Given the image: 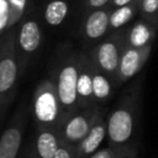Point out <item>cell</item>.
Returning a JSON list of instances; mask_svg holds the SVG:
<instances>
[{
  "mask_svg": "<svg viewBox=\"0 0 158 158\" xmlns=\"http://www.w3.org/2000/svg\"><path fill=\"white\" fill-rule=\"evenodd\" d=\"M32 111L38 128H57L60 125L68 114L62 106L54 81L44 79L38 83L33 94Z\"/></svg>",
  "mask_w": 158,
  "mask_h": 158,
  "instance_id": "cell-1",
  "label": "cell"
},
{
  "mask_svg": "<svg viewBox=\"0 0 158 158\" xmlns=\"http://www.w3.org/2000/svg\"><path fill=\"white\" fill-rule=\"evenodd\" d=\"M17 80L16 60V35L9 30L1 40L0 49V105L1 114H5L6 106L11 102Z\"/></svg>",
  "mask_w": 158,
  "mask_h": 158,
  "instance_id": "cell-2",
  "label": "cell"
},
{
  "mask_svg": "<svg viewBox=\"0 0 158 158\" xmlns=\"http://www.w3.org/2000/svg\"><path fill=\"white\" fill-rule=\"evenodd\" d=\"M137 121L136 104L126 98L107 117V139L112 147H128Z\"/></svg>",
  "mask_w": 158,
  "mask_h": 158,
  "instance_id": "cell-3",
  "label": "cell"
},
{
  "mask_svg": "<svg viewBox=\"0 0 158 158\" xmlns=\"http://www.w3.org/2000/svg\"><path fill=\"white\" fill-rule=\"evenodd\" d=\"M79 57L68 58L58 70L56 86L65 114H74L79 109L78 102Z\"/></svg>",
  "mask_w": 158,
  "mask_h": 158,
  "instance_id": "cell-4",
  "label": "cell"
},
{
  "mask_svg": "<svg viewBox=\"0 0 158 158\" xmlns=\"http://www.w3.org/2000/svg\"><path fill=\"white\" fill-rule=\"evenodd\" d=\"M99 116L96 106L83 109L80 112L68 114L57 127L60 139L70 146L77 147L89 133Z\"/></svg>",
  "mask_w": 158,
  "mask_h": 158,
  "instance_id": "cell-5",
  "label": "cell"
},
{
  "mask_svg": "<svg viewBox=\"0 0 158 158\" xmlns=\"http://www.w3.org/2000/svg\"><path fill=\"white\" fill-rule=\"evenodd\" d=\"M123 46V35H112L96 46L91 56L95 65L115 81H117V73Z\"/></svg>",
  "mask_w": 158,
  "mask_h": 158,
  "instance_id": "cell-6",
  "label": "cell"
},
{
  "mask_svg": "<svg viewBox=\"0 0 158 158\" xmlns=\"http://www.w3.org/2000/svg\"><path fill=\"white\" fill-rule=\"evenodd\" d=\"M151 49L152 46H147L143 48L123 46L118 73H117V83H125L136 74H138V72L147 62Z\"/></svg>",
  "mask_w": 158,
  "mask_h": 158,
  "instance_id": "cell-7",
  "label": "cell"
},
{
  "mask_svg": "<svg viewBox=\"0 0 158 158\" xmlns=\"http://www.w3.org/2000/svg\"><path fill=\"white\" fill-rule=\"evenodd\" d=\"M25 128L23 114L19 112L11 125H9L0 138V158H17L22 143Z\"/></svg>",
  "mask_w": 158,
  "mask_h": 158,
  "instance_id": "cell-8",
  "label": "cell"
},
{
  "mask_svg": "<svg viewBox=\"0 0 158 158\" xmlns=\"http://www.w3.org/2000/svg\"><path fill=\"white\" fill-rule=\"evenodd\" d=\"M79 78H78V102L79 109H86L95 102L93 90V59L85 54H79Z\"/></svg>",
  "mask_w": 158,
  "mask_h": 158,
  "instance_id": "cell-9",
  "label": "cell"
},
{
  "mask_svg": "<svg viewBox=\"0 0 158 158\" xmlns=\"http://www.w3.org/2000/svg\"><path fill=\"white\" fill-rule=\"evenodd\" d=\"M106 136H107V122L104 120L102 115L99 114L96 121L94 122L86 137L75 147L77 158H89L99 149Z\"/></svg>",
  "mask_w": 158,
  "mask_h": 158,
  "instance_id": "cell-10",
  "label": "cell"
},
{
  "mask_svg": "<svg viewBox=\"0 0 158 158\" xmlns=\"http://www.w3.org/2000/svg\"><path fill=\"white\" fill-rule=\"evenodd\" d=\"M158 26L142 19L136 21L123 35V43L127 47L143 48L152 46V42L156 37Z\"/></svg>",
  "mask_w": 158,
  "mask_h": 158,
  "instance_id": "cell-11",
  "label": "cell"
},
{
  "mask_svg": "<svg viewBox=\"0 0 158 158\" xmlns=\"http://www.w3.org/2000/svg\"><path fill=\"white\" fill-rule=\"evenodd\" d=\"M41 42L42 32L38 22L35 19L26 20L16 35V47H19L25 56H30L38 49Z\"/></svg>",
  "mask_w": 158,
  "mask_h": 158,
  "instance_id": "cell-12",
  "label": "cell"
},
{
  "mask_svg": "<svg viewBox=\"0 0 158 158\" xmlns=\"http://www.w3.org/2000/svg\"><path fill=\"white\" fill-rule=\"evenodd\" d=\"M110 14L109 9H96L93 10L84 23V33L86 38L96 41L102 38L110 30Z\"/></svg>",
  "mask_w": 158,
  "mask_h": 158,
  "instance_id": "cell-13",
  "label": "cell"
},
{
  "mask_svg": "<svg viewBox=\"0 0 158 158\" xmlns=\"http://www.w3.org/2000/svg\"><path fill=\"white\" fill-rule=\"evenodd\" d=\"M60 144L57 128H38L33 148L37 158H54Z\"/></svg>",
  "mask_w": 158,
  "mask_h": 158,
  "instance_id": "cell-14",
  "label": "cell"
},
{
  "mask_svg": "<svg viewBox=\"0 0 158 158\" xmlns=\"http://www.w3.org/2000/svg\"><path fill=\"white\" fill-rule=\"evenodd\" d=\"M142 0H133L132 2L116 7L110 14V30H118L126 23H128L133 16L139 12Z\"/></svg>",
  "mask_w": 158,
  "mask_h": 158,
  "instance_id": "cell-15",
  "label": "cell"
},
{
  "mask_svg": "<svg viewBox=\"0 0 158 158\" xmlns=\"http://www.w3.org/2000/svg\"><path fill=\"white\" fill-rule=\"evenodd\" d=\"M111 78L106 75L100 68H98L94 63L93 67V90H94V99L95 102L104 101L111 96L112 93V83Z\"/></svg>",
  "mask_w": 158,
  "mask_h": 158,
  "instance_id": "cell-16",
  "label": "cell"
},
{
  "mask_svg": "<svg viewBox=\"0 0 158 158\" xmlns=\"http://www.w3.org/2000/svg\"><path fill=\"white\" fill-rule=\"evenodd\" d=\"M68 2L65 0H51L44 7V20L49 26H59L68 15Z\"/></svg>",
  "mask_w": 158,
  "mask_h": 158,
  "instance_id": "cell-17",
  "label": "cell"
},
{
  "mask_svg": "<svg viewBox=\"0 0 158 158\" xmlns=\"http://www.w3.org/2000/svg\"><path fill=\"white\" fill-rule=\"evenodd\" d=\"M132 154H135V153L130 147H112V146H109V147L98 149L89 158H127Z\"/></svg>",
  "mask_w": 158,
  "mask_h": 158,
  "instance_id": "cell-18",
  "label": "cell"
},
{
  "mask_svg": "<svg viewBox=\"0 0 158 158\" xmlns=\"http://www.w3.org/2000/svg\"><path fill=\"white\" fill-rule=\"evenodd\" d=\"M139 14L142 19L158 26V0H142Z\"/></svg>",
  "mask_w": 158,
  "mask_h": 158,
  "instance_id": "cell-19",
  "label": "cell"
},
{
  "mask_svg": "<svg viewBox=\"0 0 158 158\" xmlns=\"http://www.w3.org/2000/svg\"><path fill=\"white\" fill-rule=\"evenodd\" d=\"M9 2L11 7V16L9 22V30H10V27L14 26L22 17L27 6V0H9Z\"/></svg>",
  "mask_w": 158,
  "mask_h": 158,
  "instance_id": "cell-20",
  "label": "cell"
},
{
  "mask_svg": "<svg viewBox=\"0 0 158 158\" xmlns=\"http://www.w3.org/2000/svg\"><path fill=\"white\" fill-rule=\"evenodd\" d=\"M11 16V7L9 0H0V33L1 37L9 31V22Z\"/></svg>",
  "mask_w": 158,
  "mask_h": 158,
  "instance_id": "cell-21",
  "label": "cell"
},
{
  "mask_svg": "<svg viewBox=\"0 0 158 158\" xmlns=\"http://www.w3.org/2000/svg\"><path fill=\"white\" fill-rule=\"evenodd\" d=\"M54 158H77L75 147L70 146V144H68L60 139V144H59V148H58Z\"/></svg>",
  "mask_w": 158,
  "mask_h": 158,
  "instance_id": "cell-22",
  "label": "cell"
},
{
  "mask_svg": "<svg viewBox=\"0 0 158 158\" xmlns=\"http://www.w3.org/2000/svg\"><path fill=\"white\" fill-rule=\"evenodd\" d=\"M110 0H86L85 7L88 10H96V9H102L109 4Z\"/></svg>",
  "mask_w": 158,
  "mask_h": 158,
  "instance_id": "cell-23",
  "label": "cell"
},
{
  "mask_svg": "<svg viewBox=\"0 0 158 158\" xmlns=\"http://www.w3.org/2000/svg\"><path fill=\"white\" fill-rule=\"evenodd\" d=\"M133 0H111V6L114 7H120V6H123V5H127L130 2H132Z\"/></svg>",
  "mask_w": 158,
  "mask_h": 158,
  "instance_id": "cell-24",
  "label": "cell"
},
{
  "mask_svg": "<svg viewBox=\"0 0 158 158\" xmlns=\"http://www.w3.org/2000/svg\"><path fill=\"white\" fill-rule=\"evenodd\" d=\"M31 147H32V146H31ZM19 158H31V148H28V149H27L25 153H22Z\"/></svg>",
  "mask_w": 158,
  "mask_h": 158,
  "instance_id": "cell-25",
  "label": "cell"
},
{
  "mask_svg": "<svg viewBox=\"0 0 158 158\" xmlns=\"http://www.w3.org/2000/svg\"><path fill=\"white\" fill-rule=\"evenodd\" d=\"M127 158H137L135 154H132V156H130V157H127Z\"/></svg>",
  "mask_w": 158,
  "mask_h": 158,
  "instance_id": "cell-26",
  "label": "cell"
}]
</instances>
